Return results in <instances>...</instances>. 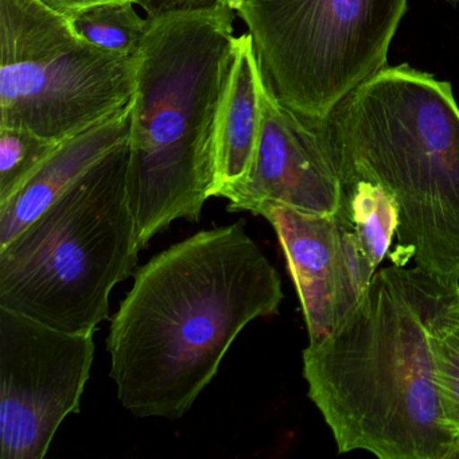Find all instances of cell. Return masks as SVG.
<instances>
[{"label":"cell","instance_id":"cell-17","mask_svg":"<svg viewBox=\"0 0 459 459\" xmlns=\"http://www.w3.org/2000/svg\"><path fill=\"white\" fill-rule=\"evenodd\" d=\"M219 4V0H139L136 6L141 7L147 17L154 18L166 13L204 9Z\"/></svg>","mask_w":459,"mask_h":459},{"label":"cell","instance_id":"cell-15","mask_svg":"<svg viewBox=\"0 0 459 459\" xmlns=\"http://www.w3.org/2000/svg\"><path fill=\"white\" fill-rule=\"evenodd\" d=\"M435 376L443 420L459 440V284L435 332Z\"/></svg>","mask_w":459,"mask_h":459},{"label":"cell","instance_id":"cell-11","mask_svg":"<svg viewBox=\"0 0 459 459\" xmlns=\"http://www.w3.org/2000/svg\"><path fill=\"white\" fill-rule=\"evenodd\" d=\"M130 106L100 125L66 139L9 200L0 204V248L12 243L72 185L130 138Z\"/></svg>","mask_w":459,"mask_h":459},{"label":"cell","instance_id":"cell-9","mask_svg":"<svg viewBox=\"0 0 459 459\" xmlns=\"http://www.w3.org/2000/svg\"><path fill=\"white\" fill-rule=\"evenodd\" d=\"M220 197L230 201V212L252 213L260 204L278 203L308 213H337L342 171L327 120L307 119L284 106L264 74L254 165L243 182Z\"/></svg>","mask_w":459,"mask_h":459},{"label":"cell","instance_id":"cell-19","mask_svg":"<svg viewBox=\"0 0 459 459\" xmlns=\"http://www.w3.org/2000/svg\"><path fill=\"white\" fill-rule=\"evenodd\" d=\"M219 2L224 6L230 7L233 12H236L244 4V0H219Z\"/></svg>","mask_w":459,"mask_h":459},{"label":"cell","instance_id":"cell-16","mask_svg":"<svg viewBox=\"0 0 459 459\" xmlns=\"http://www.w3.org/2000/svg\"><path fill=\"white\" fill-rule=\"evenodd\" d=\"M58 144L23 128L0 127V204L30 179Z\"/></svg>","mask_w":459,"mask_h":459},{"label":"cell","instance_id":"cell-13","mask_svg":"<svg viewBox=\"0 0 459 459\" xmlns=\"http://www.w3.org/2000/svg\"><path fill=\"white\" fill-rule=\"evenodd\" d=\"M362 251L377 268L388 255L399 228V205L391 193L377 182H349L342 187V205Z\"/></svg>","mask_w":459,"mask_h":459},{"label":"cell","instance_id":"cell-18","mask_svg":"<svg viewBox=\"0 0 459 459\" xmlns=\"http://www.w3.org/2000/svg\"><path fill=\"white\" fill-rule=\"evenodd\" d=\"M39 2L63 17H69V15L76 14V13L88 9V7L96 6V4L125 2V0H39ZM130 2L136 4L139 0H130Z\"/></svg>","mask_w":459,"mask_h":459},{"label":"cell","instance_id":"cell-14","mask_svg":"<svg viewBox=\"0 0 459 459\" xmlns=\"http://www.w3.org/2000/svg\"><path fill=\"white\" fill-rule=\"evenodd\" d=\"M130 0L88 7L65 17L74 33L84 41L125 56H138L149 29V18L141 17Z\"/></svg>","mask_w":459,"mask_h":459},{"label":"cell","instance_id":"cell-7","mask_svg":"<svg viewBox=\"0 0 459 459\" xmlns=\"http://www.w3.org/2000/svg\"><path fill=\"white\" fill-rule=\"evenodd\" d=\"M405 10L407 0H244L236 13L279 100L324 120L385 68Z\"/></svg>","mask_w":459,"mask_h":459},{"label":"cell","instance_id":"cell-1","mask_svg":"<svg viewBox=\"0 0 459 459\" xmlns=\"http://www.w3.org/2000/svg\"><path fill=\"white\" fill-rule=\"evenodd\" d=\"M283 297L278 271L244 221L160 252L135 273L111 322L117 399L139 418H182L241 330L275 316Z\"/></svg>","mask_w":459,"mask_h":459},{"label":"cell","instance_id":"cell-8","mask_svg":"<svg viewBox=\"0 0 459 459\" xmlns=\"http://www.w3.org/2000/svg\"><path fill=\"white\" fill-rule=\"evenodd\" d=\"M93 333H72L0 307V458L42 459L80 402Z\"/></svg>","mask_w":459,"mask_h":459},{"label":"cell","instance_id":"cell-12","mask_svg":"<svg viewBox=\"0 0 459 459\" xmlns=\"http://www.w3.org/2000/svg\"><path fill=\"white\" fill-rule=\"evenodd\" d=\"M263 82L264 72L254 37L249 33L236 37L235 56L214 130V197L243 182L254 165L262 130Z\"/></svg>","mask_w":459,"mask_h":459},{"label":"cell","instance_id":"cell-10","mask_svg":"<svg viewBox=\"0 0 459 459\" xmlns=\"http://www.w3.org/2000/svg\"><path fill=\"white\" fill-rule=\"evenodd\" d=\"M252 214L273 225L305 316L310 342L321 340L353 310L377 268L342 212L316 214L263 203Z\"/></svg>","mask_w":459,"mask_h":459},{"label":"cell","instance_id":"cell-5","mask_svg":"<svg viewBox=\"0 0 459 459\" xmlns=\"http://www.w3.org/2000/svg\"><path fill=\"white\" fill-rule=\"evenodd\" d=\"M128 141L0 248V307L95 333L142 251L127 195Z\"/></svg>","mask_w":459,"mask_h":459},{"label":"cell","instance_id":"cell-2","mask_svg":"<svg viewBox=\"0 0 459 459\" xmlns=\"http://www.w3.org/2000/svg\"><path fill=\"white\" fill-rule=\"evenodd\" d=\"M456 287L418 265L376 271L353 310L308 343V397L341 454L459 459L435 376V332Z\"/></svg>","mask_w":459,"mask_h":459},{"label":"cell","instance_id":"cell-4","mask_svg":"<svg viewBox=\"0 0 459 459\" xmlns=\"http://www.w3.org/2000/svg\"><path fill=\"white\" fill-rule=\"evenodd\" d=\"M342 187H385L399 205L394 264L410 260L459 284V108L448 82L408 65L384 68L329 117Z\"/></svg>","mask_w":459,"mask_h":459},{"label":"cell","instance_id":"cell-3","mask_svg":"<svg viewBox=\"0 0 459 459\" xmlns=\"http://www.w3.org/2000/svg\"><path fill=\"white\" fill-rule=\"evenodd\" d=\"M224 4L149 18L138 53L127 195L141 249L171 222H198L216 190L214 130L236 36Z\"/></svg>","mask_w":459,"mask_h":459},{"label":"cell","instance_id":"cell-6","mask_svg":"<svg viewBox=\"0 0 459 459\" xmlns=\"http://www.w3.org/2000/svg\"><path fill=\"white\" fill-rule=\"evenodd\" d=\"M138 56L100 49L39 0H0V127L74 138L133 103Z\"/></svg>","mask_w":459,"mask_h":459}]
</instances>
